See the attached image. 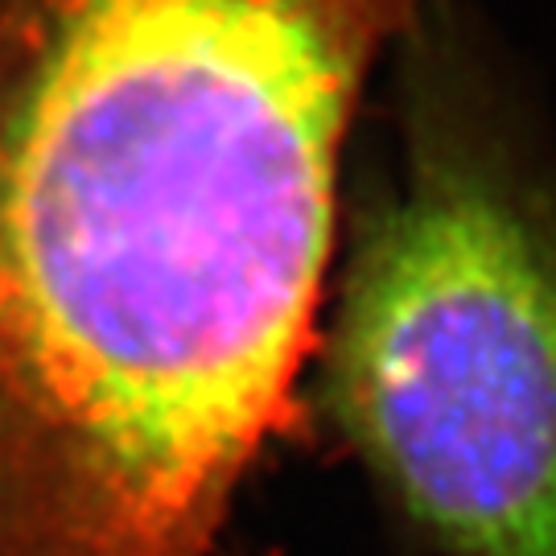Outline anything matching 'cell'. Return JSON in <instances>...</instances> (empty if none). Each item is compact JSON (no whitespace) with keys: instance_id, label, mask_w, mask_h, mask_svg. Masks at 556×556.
<instances>
[{"instance_id":"2","label":"cell","mask_w":556,"mask_h":556,"mask_svg":"<svg viewBox=\"0 0 556 556\" xmlns=\"http://www.w3.org/2000/svg\"><path fill=\"white\" fill-rule=\"evenodd\" d=\"M338 248L322 400L384 511L429 556H556V173L449 0Z\"/></svg>"},{"instance_id":"1","label":"cell","mask_w":556,"mask_h":556,"mask_svg":"<svg viewBox=\"0 0 556 556\" xmlns=\"http://www.w3.org/2000/svg\"><path fill=\"white\" fill-rule=\"evenodd\" d=\"M421 5L0 0V556H211Z\"/></svg>"}]
</instances>
